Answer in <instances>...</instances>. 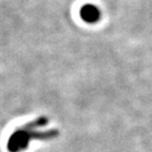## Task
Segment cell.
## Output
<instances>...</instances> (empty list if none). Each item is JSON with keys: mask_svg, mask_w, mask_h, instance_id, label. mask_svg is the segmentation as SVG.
Masks as SVG:
<instances>
[{"mask_svg": "<svg viewBox=\"0 0 152 152\" xmlns=\"http://www.w3.org/2000/svg\"><path fill=\"white\" fill-rule=\"evenodd\" d=\"M48 125H49V118L47 116H39L23 126H20L19 128L15 129L7 140V151L22 152L26 150L31 140H34L35 131L38 128L47 127Z\"/></svg>", "mask_w": 152, "mask_h": 152, "instance_id": "6da1fadb", "label": "cell"}, {"mask_svg": "<svg viewBox=\"0 0 152 152\" xmlns=\"http://www.w3.org/2000/svg\"><path fill=\"white\" fill-rule=\"evenodd\" d=\"M79 16L81 20H83L87 23H96L102 18V12L98 7L92 3L83 4L79 10Z\"/></svg>", "mask_w": 152, "mask_h": 152, "instance_id": "7a4b0ae2", "label": "cell"}]
</instances>
